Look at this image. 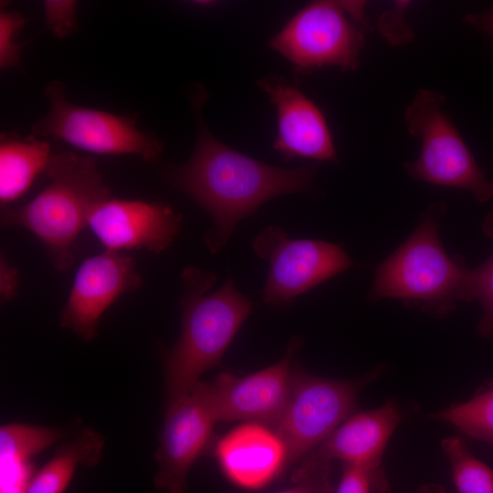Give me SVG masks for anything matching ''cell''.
<instances>
[{"instance_id": "obj_1", "label": "cell", "mask_w": 493, "mask_h": 493, "mask_svg": "<svg viewBox=\"0 0 493 493\" xmlns=\"http://www.w3.org/2000/svg\"><path fill=\"white\" fill-rule=\"evenodd\" d=\"M197 138L191 158L164 171L166 182L189 196L213 218L205 235L212 253L226 245L236 225L278 195L302 193L311 187L314 164L285 169L232 149L215 138L203 121L207 94L198 85L192 91Z\"/></svg>"}, {"instance_id": "obj_2", "label": "cell", "mask_w": 493, "mask_h": 493, "mask_svg": "<svg viewBox=\"0 0 493 493\" xmlns=\"http://www.w3.org/2000/svg\"><path fill=\"white\" fill-rule=\"evenodd\" d=\"M181 333L164 358L167 404L189 393L221 358L252 310V303L227 279L217 290L215 275L186 267L181 274Z\"/></svg>"}, {"instance_id": "obj_3", "label": "cell", "mask_w": 493, "mask_h": 493, "mask_svg": "<svg viewBox=\"0 0 493 493\" xmlns=\"http://www.w3.org/2000/svg\"><path fill=\"white\" fill-rule=\"evenodd\" d=\"M45 173L48 185L24 205L1 208V223L30 231L46 248L53 267L66 271L74 263V245L88 226L89 213L110 192L96 160L73 152L52 155Z\"/></svg>"}, {"instance_id": "obj_4", "label": "cell", "mask_w": 493, "mask_h": 493, "mask_svg": "<svg viewBox=\"0 0 493 493\" xmlns=\"http://www.w3.org/2000/svg\"><path fill=\"white\" fill-rule=\"evenodd\" d=\"M436 204L414 232L377 268L369 298H397L435 317L452 311L456 301L473 300L471 269L446 252L438 236L444 211Z\"/></svg>"}, {"instance_id": "obj_5", "label": "cell", "mask_w": 493, "mask_h": 493, "mask_svg": "<svg viewBox=\"0 0 493 493\" xmlns=\"http://www.w3.org/2000/svg\"><path fill=\"white\" fill-rule=\"evenodd\" d=\"M365 2L324 0L299 10L269 41L301 72L325 66L356 69L367 34Z\"/></svg>"}, {"instance_id": "obj_6", "label": "cell", "mask_w": 493, "mask_h": 493, "mask_svg": "<svg viewBox=\"0 0 493 493\" xmlns=\"http://www.w3.org/2000/svg\"><path fill=\"white\" fill-rule=\"evenodd\" d=\"M445 97L420 89L405 111L408 131L420 137L421 153L405 164L408 174L430 184L462 188L480 202L493 196V182L476 162L456 127L443 110Z\"/></svg>"}, {"instance_id": "obj_7", "label": "cell", "mask_w": 493, "mask_h": 493, "mask_svg": "<svg viewBox=\"0 0 493 493\" xmlns=\"http://www.w3.org/2000/svg\"><path fill=\"white\" fill-rule=\"evenodd\" d=\"M380 370L354 380H334L293 368L287 406L272 429L284 443L287 467L300 463L354 412L362 388Z\"/></svg>"}, {"instance_id": "obj_8", "label": "cell", "mask_w": 493, "mask_h": 493, "mask_svg": "<svg viewBox=\"0 0 493 493\" xmlns=\"http://www.w3.org/2000/svg\"><path fill=\"white\" fill-rule=\"evenodd\" d=\"M45 94L50 109L45 118L33 124L35 134L96 154H135L149 163L160 159L162 142L142 131L134 117L73 104L58 81L49 83Z\"/></svg>"}, {"instance_id": "obj_9", "label": "cell", "mask_w": 493, "mask_h": 493, "mask_svg": "<svg viewBox=\"0 0 493 493\" xmlns=\"http://www.w3.org/2000/svg\"><path fill=\"white\" fill-rule=\"evenodd\" d=\"M253 249L268 263L262 300L278 308L291 305L299 295L353 265L339 245L294 239L275 226L256 236Z\"/></svg>"}, {"instance_id": "obj_10", "label": "cell", "mask_w": 493, "mask_h": 493, "mask_svg": "<svg viewBox=\"0 0 493 493\" xmlns=\"http://www.w3.org/2000/svg\"><path fill=\"white\" fill-rule=\"evenodd\" d=\"M302 343L290 340L278 362L245 377L223 372L202 387L216 423L246 421L272 428L281 417L292 386L291 362Z\"/></svg>"}, {"instance_id": "obj_11", "label": "cell", "mask_w": 493, "mask_h": 493, "mask_svg": "<svg viewBox=\"0 0 493 493\" xmlns=\"http://www.w3.org/2000/svg\"><path fill=\"white\" fill-rule=\"evenodd\" d=\"M142 283L135 260L127 254L104 250L86 258L76 271L60 325L84 341L93 339L105 310Z\"/></svg>"}, {"instance_id": "obj_12", "label": "cell", "mask_w": 493, "mask_h": 493, "mask_svg": "<svg viewBox=\"0 0 493 493\" xmlns=\"http://www.w3.org/2000/svg\"><path fill=\"white\" fill-rule=\"evenodd\" d=\"M216 421L201 381L192 391L167 404L160 446L155 488L163 493H187V476L207 445Z\"/></svg>"}, {"instance_id": "obj_13", "label": "cell", "mask_w": 493, "mask_h": 493, "mask_svg": "<svg viewBox=\"0 0 493 493\" xmlns=\"http://www.w3.org/2000/svg\"><path fill=\"white\" fill-rule=\"evenodd\" d=\"M182 226V216L168 204L118 199L98 202L88 226L105 250L146 249L160 254L171 246Z\"/></svg>"}, {"instance_id": "obj_14", "label": "cell", "mask_w": 493, "mask_h": 493, "mask_svg": "<svg viewBox=\"0 0 493 493\" xmlns=\"http://www.w3.org/2000/svg\"><path fill=\"white\" fill-rule=\"evenodd\" d=\"M257 85L268 95L278 115L274 150L286 161H335L336 151L320 108L295 85L278 76Z\"/></svg>"}, {"instance_id": "obj_15", "label": "cell", "mask_w": 493, "mask_h": 493, "mask_svg": "<svg viewBox=\"0 0 493 493\" xmlns=\"http://www.w3.org/2000/svg\"><path fill=\"white\" fill-rule=\"evenodd\" d=\"M402 418L399 407L391 401L351 414L299 464L311 466L341 460L343 464L361 465L386 480L381 467L382 456Z\"/></svg>"}, {"instance_id": "obj_16", "label": "cell", "mask_w": 493, "mask_h": 493, "mask_svg": "<svg viewBox=\"0 0 493 493\" xmlns=\"http://www.w3.org/2000/svg\"><path fill=\"white\" fill-rule=\"evenodd\" d=\"M215 456L226 477L246 489H259L287 467V452L267 425L246 423L218 440Z\"/></svg>"}, {"instance_id": "obj_17", "label": "cell", "mask_w": 493, "mask_h": 493, "mask_svg": "<svg viewBox=\"0 0 493 493\" xmlns=\"http://www.w3.org/2000/svg\"><path fill=\"white\" fill-rule=\"evenodd\" d=\"M53 428L22 424L5 425L0 429V493H26L33 477L29 460L58 442Z\"/></svg>"}, {"instance_id": "obj_18", "label": "cell", "mask_w": 493, "mask_h": 493, "mask_svg": "<svg viewBox=\"0 0 493 493\" xmlns=\"http://www.w3.org/2000/svg\"><path fill=\"white\" fill-rule=\"evenodd\" d=\"M52 154L46 141L31 135H2L0 142L1 208L21 197L46 171Z\"/></svg>"}, {"instance_id": "obj_19", "label": "cell", "mask_w": 493, "mask_h": 493, "mask_svg": "<svg viewBox=\"0 0 493 493\" xmlns=\"http://www.w3.org/2000/svg\"><path fill=\"white\" fill-rule=\"evenodd\" d=\"M102 438L84 430L63 445L53 457L33 475L26 493H64L79 465L94 466L100 459Z\"/></svg>"}, {"instance_id": "obj_20", "label": "cell", "mask_w": 493, "mask_h": 493, "mask_svg": "<svg viewBox=\"0 0 493 493\" xmlns=\"http://www.w3.org/2000/svg\"><path fill=\"white\" fill-rule=\"evenodd\" d=\"M429 418L449 423L493 449V383L480 389L470 400L447 407Z\"/></svg>"}, {"instance_id": "obj_21", "label": "cell", "mask_w": 493, "mask_h": 493, "mask_svg": "<svg viewBox=\"0 0 493 493\" xmlns=\"http://www.w3.org/2000/svg\"><path fill=\"white\" fill-rule=\"evenodd\" d=\"M441 447L450 463L457 493H493V470L471 454L462 438H445Z\"/></svg>"}, {"instance_id": "obj_22", "label": "cell", "mask_w": 493, "mask_h": 493, "mask_svg": "<svg viewBox=\"0 0 493 493\" xmlns=\"http://www.w3.org/2000/svg\"><path fill=\"white\" fill-rule=\"evenodd\" d=\"M483 229L493 239V212L486 217ZM471 293L484 309L477 330L483 337H493V253L481 266L471 269Z\"/></svg>"}, {"instance_id": "obj_23", "label": "cell", "mask_w": 493, "mask_h": 493, "mask_svg": "<svg viewBox=\"0 0 493 493\" xmlns=\"http://www.w3.org/2000/svg\"><path fill=\"white\" fill-rule=\"evenodd\" d=\"M26 23V17L18 11L1 8L0 12V68H19L20 55L26 43H16V36Z\"/></svg>"}, {"instance_id": "obj_24", "label": "cell", "mask_w": 493, "mask_h": 493, "mask_svg": "<svg viewBox=\"0 0 493 493\" xmlns=\"http://www.w3.org/2000/svg\"><path fill=\"white\" fill-rule=\"evenodd\" d=\"M330 464L298 466L292 473L294 485L276 493H334Z\"/></svg>"}, {"instance_id": "obj_25", "label": "cell", "mask_w": 493, "mask_h": 493, "mask_svg": "<svg viewBox=\"0 0 493 493\" xmlns=\"http://www.w3.org/2000/svg\"><path fill=\"white\" fill-rule=\"evenodd\" d=\"M334 493H389L386 480L380 479L368 468L343 464V471Z\"/></svg>"}, {"instance_id": "obj_26", "label": "cell", "mask_w": 493, "mask_h": 493, "mask_svg": "<svg viewBox=\"0 0 493 493\" xmlns=\"http://www.w3.org/2000/svg\"><path fill=\"white\" fill-rule=\"evenodd\" d=\"M77 2L71 0H46L43 2L47 27L58 37L77 31Z\"/></svg>"}, {"instance_id": "obj_27", "label": "cell", "mask_w": 493, "mask_h": 493, "mask_svg": "<svg viewBox=\"0 0 493 493\" xmlns=\"http://www.w3.org/2000/svg\"><path fill=\"white\" fill-rule=\"evenodd\" d=\"M409 2L400 1L384 12L378 20V27L383 37L394 46H403L413 39V31L404 19V13Z\"/></svg>"}, {"instance_id": "obj_28", "label": "cell", "mask_w": 493, "mask_h": 493, "mask_svg": "<svg viewBox=\"0 0 493 493\" xmlns=\"http://www.w3.org/2000/svg\"><path fill=\"white\" fill-rule=\"evenodd\" d=\"M18 286L17 269L11 266L1 255L0 261V295L2 302H6L13 299L16 293Z\"/></svg>"}, {"instance_id": "obj_29", "label": "cell", "mask_w": 493, "mask_h": 493, "mask_svg": "<svg viewBox=\"0 0 493 493\" xmlns=\"http://www.w3.org/2000/svg\"><path fill=\"white\" fill-rule=\"evenodd\" d=\"M464 20L467 24L493 37V8L469 13L464 17Z\"/></svg>"}, {"instance_id": "obj_30", "label": "cell", "mask_w": 493, "mask_h": 493, "mask_svg": "<svg viewBox=\"0 0 493 493\" xmlns=\"http://www.w3.org/2000/svg\"><path fill=\"white\" fill-rule=\"evenodd\" d=\"M414 493H446V490L439 485L428 484L421 487Z\"/></svg>"}]
</instances>
